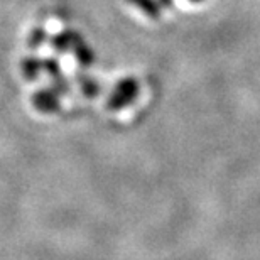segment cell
<instances>
[{
	"label": "cell",
	"mask_w": 260,
	"mask_h": 260,
	"mask_svg": "<svg viewBox=\"0 0 260 260\" xmlns=\"http://www.w3.org/2000/svg\"><path fill=\"white\" fill-rule=\"evenodd\" d=\"M128 2L139 5L140 9H144L145 12L150 14V17H157L159 15V9H157V5L154 4V0H128Z\"/></svg>",
	"instance_id": "cell-1"
},
{
	"label": "cell",
	"mask_w": 260,
	"mask_h": 260,
	"mask_svg": "<svg viewBox=\"0 0 260 260\" xmlns=\"http://www.w3.org/2000/svg\"><path fill=\"white\" fill-rule=\"evenodd\" d=\"M160 2H162L164 5H171V0H160Z\"/></svg>",
	"instance_id": "cell-2"
},
{
	"label": "cell",
	"mask_w": 260,
	"mask_h": 260,
	"mask_svg": "<svg viewBox=\"0 0 260 260\" xmlns=\"http://www.w3.org/2000/svg\"><path fill=\"white\" fill-rule=\"evenodd\" d=\"M194 2H198V0H194Z\"/></svg>",
	"instance_id": "cell-3"
}]
</instances>
